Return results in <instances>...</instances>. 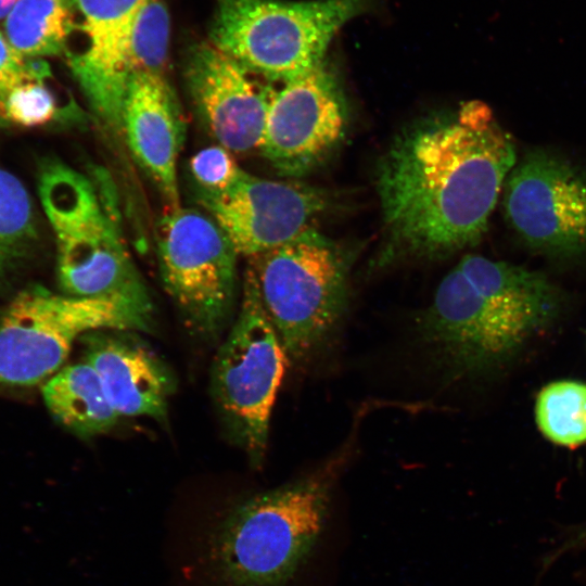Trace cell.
I'll return each instance as SVG.
<instances>
[{
	"instance_id": "cell-1",
	"label": "cell",
	"mask_w": 586,
	"mask_h": 586,
	"mask_svg": "<svg viewBox=\"0 0 586 586\" xmlns=\"http://www.w3.org/2000/svg\"><path fill=\"white\" fill-rule=\"evenodd\" d=\"M514 165L513 142L481 101L405 127L378 166L390 241L381 264L440 259L477 243Z\"/></svg>"
},
{
	"instance_id": "cell-2",
	"label": "cell",
	"mask_w": 586,
	"mask_h": 586,
	"mask_svg": "<svg viewBox=\"0 0 586 586\" xmlns=\"http://www.w3.org/2000/svg\"><path fill=\"white\" fill-rule=\"evenodd\" d=\"M559 309V292L545 275L469 254L416 316L415 333L442 380L456 383L507 365Z\"/></svg>"
},
{
	"instance_id": "cell-3",
	"label": "cell",
	"mask_w": 586,
	"mask_h": 586,
	"mask_svg": "<svg viewBox=\"0 0 586 586\" xmlns=\"http://www.w3.org/2000/svg\"><path fill=\"white\" fill-rule=\"evenodd\" d=\"M352 449L351 441L314 470L249 497L222 518L212 542L222 586H285L294 577L323 530Z\"/></svg>"
},
{
	"instance_id": "cell-4",
	"label": "cell",
	"mask_w": 586,
	"mask_h": 586,
	"mask_svg": "<svg viewBox=\"0 0 586 586\" xmlns=\"http://www.w3.org/2000/svg\"><path fill=\"white\" fill-rule=\"evenodd\" d=\"M38 194L56 241V272L64 294L104 298L152 315L145 283L119 228L117 193L109 174L89 177L48 160L38 174Z\"/></svg>"
},
{
	"instance_id": "cell-5",
	"label": "cell",
	"mask_w": 586,
	"mask_h": 586,
	"mask_svg": "<svg viewBox=\"0 0 586 586\" xmlns=\"http://www.w3.org/2000/svg\"><path fill=\"white\" fill-rule=\"evenodd\" d=\"M288 358L305 364L332 341L348 310V263L315 230L247 257L245 271Z\"/></svg>"
},
{
	"instance_id": "cell-6",
	"label": "cell",
	"mask_w": 586,
	"mask_h": 586,
	"mask_svg": "<svg viewBox=\"0 0 586 586\" xmlns=\"http://www.w3.org/2000/svg\"><path fill=\"white\" fill-rule=\"evenodd\" d=\"M378 0H219L211 41L250 74L286 82L324 63L337 31Z\"/></svg>"
},
{
	"instance_id": "cell-7",
	"label": "cell",
	"mask_w": 586,
	"mask_h": 586,
	"mask_svg": "<svg viewBox=\"0 0 586 586\" xmlns=\"http://www.w3.org/2000/svg\"><path fill=\"white\" fill-rule=\"evenodd\" d=\"M151 318L113 301L27 286L0 314V385L29 387L44 383L63 368L82 334L145 331Z\"/></svg>"
},
{
	"instance_id": "cell-8",
	"label": "cell",
	"mask_w": 586,
	"mask_h": 586,
	"mask_svg": "<svg viewBox=\"0 0 586 586\" xmlns=\"http://www.w3.org/2000/svg\"><path fill=\"white\" fill-rule=\"evenodd\" d=\"M286 359L257 288L244 272L238 316L213 364L212 390L230 438L255 468L266 455L270 416Z\"/></svg>"
},
{
	"instance_id": "cell-9",
	"label": "cell",
	"mask_w": 586,
	"mask_h": 586,
	"mask_svg": "<svg viewBox=\"0 0 586 586\" xmlns=\"http://www.w3.org/2000/svg\"><path fill=\"white\" fill-rule=\"evenodd\" d=\"M238 256L208 214L179 206L162 217L157 229L161 278L196 332L215 335L226 323L234 302Z\"/></svg>"
},
{
	"instance_id": "cell-10",
	"label": "cell",
	"mask_w": 586,
	"mask_h": 586,
	"mask_svg": "<svg viewBox=\"0 0 586 586\" xmlns=\"http://www.w3.org/2000/svg\"><path fill=\"white\" fill-rule=\"evenodd\" d=\"M505 184L507 221L540 253L572 256L586 251V171L546 151H532Z\"/></svg>"
},
{
	"instance_id": "cell-11",
	"label": "cell",
	"mask_w": 586,
	"mask_h": 586,
	"mask_svg": "<svg viewBox=\"0 0 586 586\" xmlns=\"http://www.w3.org/2000/svg\"><path fill=\"white\" fill-rule=\"evenodd\" d=\"M346 117L339 84L322 63L270 92L259 150L281 175H303L339 143Z\"/></svg>"
},
{
	"instance_id": "cell-12",
	"label": "cell",
	"mask_w": 586,
	"mask_h": 586,
	"mask_svg": "<svg viewBox=\"0 0 586 586\" xmlns=\"http://www.w3.org/2000/svg\"><path fill=\"white\" fill-rule=\"evenodd\" d=\"M200 204L246 258L293 241L311 230L326 209L320 190L269 180L243 171L225 192L200 195Z\"/></svg>"
},
{
	"instance_id": "cell-13",
	"label": "cell",
	"mask_w": 586,
	"mask_h": 586,
	"mask_svg": "<svg viewBox=\"0 0 586 586\" xmlns=\"http://www.w3.org/2000/svg\"><path fill=\"white\" fill-rule=\"evenodd\" d=\"M186 75L196 112L217 143L232 153L259 149L271 91L212 41L195 47Z\"/></svg>"
},
{
	"instance_id": "cell-14",
	"label": "cell",
	"mask_w": 586,
	"mask_h": 586,
	"mask_svg": "<svg viewBox=\"0 0 586 586\" xmlns=\"http://www.w3.org/2000/svg\"><path fill=\"white\" fill-rule=\"evenodd\" d=\"M151 0H76L86 48L68 65L100 123L122 135L120 114L131 76L130 42L137 18Z\"/></svg>"
},
{
	"instance_id": "cell-15",
	"label": "cell",
	"mask_w": 586,
	"mask_h": 586,
	"mask_svg": "<svg viewBox=\"0 0 586 586\" xmlns=\"http://www.w3.org/2000/svg\"><path fill=\"white\" fill-rule=\"evenodd\" d=\"M122 135L141 169L167 203L178 208L177 160L184 139V118L165 73H135L126 87Z\"/></svg>"
},
{
	"instance_id": "cell-16",
	"label": "cell",
	"mask_w": 586,
	"mask_h": 586,
	"mask_svg": "<svg viewBox=\"0 0 586 586\" xmlns=\"http://www.w3.org/2000/svg\"><path fill=\"white\" fill-rule=\"evenodd\" d=\"M117 330H99L85 337V361L99 374L106 395L123 417L163 421L174 387L163 362L143 345Z\"/></svg>"
},
{
	"instance_id": "cell-17",
	"label": "cell",
	"mask_w": 586,
	"mask_h": 586,
	"mask_svg": "<svg viewBox=\"0 0 586 586\" xmlns=\"http://www.w3.org/2000/svg\"><path fill=\"white\" fill-rule=\"evenodd\" d=\"M41 392L52 417L84 438L110 431L120 418L99 374L85 360L60 369L43 383Z\"/></svg>"
},
{
	"instance_id": "cell-18",
	"label": "cell",
	"mask_w": 586,
	"mask_h": 586,
	"mask_svg": "<svg viewBox=\"0 0 586 586\" xmlns=\"http://www.w3.org/2000/svg\"><path fill=\"white\" fill-rule=\"evenodd\" d=\"M71 0H18L4 22V35L26 58L60 55L73 30Z\"/></svg>"
},
{
	"instance_id": "cell-19",
	"label": "cell",
	"mask_w": 586,
	"mask_h": 586,
	"mask_svg": "<svg viewBox=\"0 0 586 586\" xmlns=\"http://www.w3.org/2000/svg\"><path fill=\"white\" fill-rule=\"evenodd\" d=\"M33 202L23 182L0 167V286L37 241Z\"/></svg>"
},
{
	"instance_id": "cell-20",
	"label": "cell",
	"mask_w": 586,
	"mask_h": 586,
	"mask_svg": "<svg viewBox=\"0 0 586 586\" xmlns=\"http://www.w3.org/2000/svg\"><path fill=\"white\" fill-rule=\"evenodd\" d=\"M535 421L556 445L586 444V383L559 380L545 385L536 397Z\"/></svg>"
},
{
	"instance_id": "cell-21",
	"label": "cell",
	"mask_w": 586,
	"mask_h": 586,
	"mask_svg": "<svg viewBox=\"0 0 586 586\" xmlns=\"http://www.w3.org/2000/svg\"><path fill=\"white\" fill-rule=\"evenodd\" d=\"M169 24V14L162 0H151L143 8L131 35V76L139 72L165 73Z\"/></svg>"
},
{
	"instance_id": "cell-22",
	"label": "cell",
	"mask_w": 586,
	"mask_h": 586,
	"mask_svg": "<svg viewBox=\"0 0 586 586\" xmlns=\"http://www.w3.org/2000/svg\"><path fill=\"white\" fill-rule=\"evenodd\" d=\"M60 113L59 101L44 81L24 82L0 94V116L15 126H47Z\"/></svg>"
},
{
	"instance_id": "cell-23",
	"label": "cell",
	"mask_w": 586,
	"mask_h": 586,
	"mask_svg": "<svg viewBox=\"0 0 586 586\" xmlns=\"http://www.w3.org/2000/svg\"><path fill=\"white\" fill-rule=\"evenodd\" d=\"M190 173L200 188V195H215L228 190L241 177L242 170L233 153L216 144L195 153L189 163Z\"/></svg>"
},
{
	"instance_id": "cell-24",
	"label": "cell",
	"mask_w": 586,
	"mask_h": 586,
	"mask_svg": "<svg viewBox=\"0 0 586 586\" xmlns=\"http://www.w3.org/2000/svg\"><path fill=\"white\" fill-rule=\"evenodd\" d=\"M48 64L37 58L21 54L0 31V94L24 82L46 81Z\"/></svg>"
},
{
	"instance_id": "cell-25",
	"label": "cell",
	"mask_w": 586,
	"mask_h": 586,
	"mask_svg": "<svg viewBox=\"0 0 586 586\" xmlns=\"http://www.w3.org/2000/svg\"><path fill=\"white\" fill-rule=\"evenodd\" d=\"M586 548V521L571 526L560 540L544 556L542 572L544 573L563 557Z\"/></svg>"
},
{
	"instance_id": "cell-26",
	"label": "cell",
	"mask_w": 586,
	"mask_h": 586,
	"mask_svg": "<svg viewBox=\"0 0 586 586\" xmlns=\"http://www.w3.org/2000/svg\"><path fill=\"white\" fill-rule=\"evenodd\" d=\"M18 0H0V20L7 17Z\"/></svg>"
}]
</instances>
